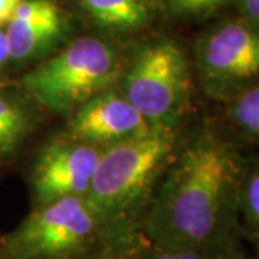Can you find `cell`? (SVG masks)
<instances>
[{"instance_id":"obj_1","label":"cell","mask_w":259,"mask_h":259,"mask_svg":"<svg viewBox=\"0 0 259 259\" xmlns=\"http://www.w3.org/2000/svg\"><path fill=\"white\" fill-rule=\"evenodd\" d=\"M248 160L213 127H203L179 151L143 231L150 245L200 250L219 259L239 248V193Z\"/></svg>"},{"instance_id":"obj_2","label":"cell","mask_w":259,"mask_h":259,"mask_svg":"<svg viewBox=\"0 0 259 259\" xmlns=\"http://www.w3.org/2000/svg\"><path fill=\"white\" fill-rule=\"evenodd\" d=\"M175 127L156 125L146 134L102 151L85 202L97 219L120 238L130 236V221L146 200L176 147Z\"/></svg>"},{"instance_id":"obj_3","label":"cell","mask_w":259,"mask_h":259,"mask_svg":"<svg viewBox=\"0 0 259 259\" xmlns=\"http://www.w3.org/2000/svg\"><path fill=\"white\" fill-rule=\"evenodd\" d=\"M105 228L83 197H65L37 204L0 241V259H93L124 245Z\"/></svg>"},{"instance_id":"obj_4","label":"cell","mask_w":259,"mask_h":259,"mask_svg":"<svg viewBox=\"0 0 259 259\" xmlns=\"http://www.w3.org/2000/svg\"><path fill=\"white\" fill-rule=\"evenodd\" d=\"M118 74L120 64L108 44L97 37H79L23 75L20 82L47 110L72 114L110 90Z\"/></svg>"},{"instance_id":"obj_5","label":"cell","mask_w":259,"mask_h":259,"mask_svg":"<svg viewBox=\"0 0 259 259\" xmlns=\"http://www.w3.org/2000/svg\"><path fill=\"white\" fill-rule=\"evenodd\" d=\"M190 93V65L173 40L141 48L122 78V95L153 127H175L187 108Z\"/></svg>"},{"instance_id":"obj_6","label":"cell","mask_w":259,"mask_h":259,"mask_svg":"<svg viewBox=\"0 0 259 259\" xmlns=\"http://www.w3.org/2000/svg\"><path fill=\"white\" fill-rule=\"evenodd\" d=\"M197 72L204 91L223 102L258 83V26L241 19L213 28L197 48Z\"/></svg>"},{"instance_id":"obj_7","label":"cell","mask_w":259,"mask_h":259,"mask_svg":"<svg viewBox=\"0 0 259 259\" xmlns=\"http://www.w3.org/2000/svg\"><path fill=\"white\" fill-rule=\"evenodd\" d=\"M102 151L79 140H59L48 144L32 170V187L37 204L65 197H85Z\"/></svg>"},{"instance_id":"obj_8","label":"cell","mask_w":259,"mask_h":259,"mask_svg":"<svg viewBox=\"0 0 259 259\" xmlns=\"http://www.w3.org/2000/svg\"><path fill=\"white\" fill-rule=\"evenodd\" d=\"M69 125L72 139L97 147H111L143 136L153 128L122 94L108 91L94 97L75 110Z\"/></svg>"},{"instance_id":"obj_9","label":"cell","mask_w":259,"mask_h":259,"mask_svg":"<svg viewBox=\"0 0 259 259\" xmlns=\"http://www.w3.org/2000/svg\"><path fill=\"white\" fill-rule=\"evenodd\" d=\"M64 30V13L55 0H22L5 30L10 58L26 61L44 52Z\"/></svg>"},{"instance_id":"obj_10","label":"cell","mask_w":259,"mask_h":259,"mask_svg":"<svg viewBox=\"0 0 259 259\" xmlns=\"http://www.w3.org/2000/svg\"><path fill=\"white\" fill-rule=\"evenodd\" d=\"M85 12L104 28L131 30L153 18L154 0H79Z\"/></svg>"},{"instance_id":"obj_11","label":"cell","mask_w":259,"mask_h":259,"mask_svg":"<svg viewBox=\"0 0 259 259\" xmlns=\"http://www.w3.org/2000/svg\"><path fill=\"white\" fill-rule=\"evenodd\" d=\"M33 128V115L22 101L0 93V156L19 147Z\"/></svg>"},{"instance_id":"obj_12","label":"cell","mask_w":259,"mask_h":259,"mask_svg":"<svg viewBox=\"0 0 259 259\" xmlns=\"http://www.w3.org/2000/svg\"><path fill=\"white\" fill-rule=\"evenodd\" d=\"M239 229L259 253V160L248 161L239 193Z\"/></svg>"},{"instance_id":"obj_13","label":"cell","mask_w":259,"mask_h":259,"mask_svg":"<svg viewBox=\"0 0 259 259\" xmlns=\"http://www.w3.org/2000/svg\"><path fill=\"white\" fill-rule=\"evenodd\" d=\"M226 112L235 128L259 143V82L226 102Z\"/></svg>"},{"instance_id":"obj_14","label":"cell","mask_w":259,"mask_h":259,"mask_svg":"<svg viewBox=\"0 0 259 259\" xmlns=\"http://www.w3.org/2000/svg\"><path fill=\"white\" fill-rule=\"evenodd\" d=\"M170 10L183 18H204L216 13L231 0H167Z\"/></svg>"},{"instance_id":"obj_15","label":"cell","mask_w":259,"mask_h":259,"mask_svg":"<svg viewBox=\"0 0 259 259\" xmlns=\"http://www.w3.org/2000/svg\"><path fill=\"white\" fill-rule=\"evenodd\" d=\"M136 259H216L200 252L192 249H166L150 245L147 249L139 250L136 253Z\"/></svg>"},{"instance_id":"obj_16","label":"cell","mask_w":259,"mask_h":259,"mask_svg":"<svg viewBox=\"0 0 259 259\" xmlns=\"http://www.w3.org/2000/svg\"><path fill=\"white\" fill-rule=\"evenodd\" d=\"M242 13V19L259 28V0H236Z\"/></svg>"},{"instance_id":"obj_17","label":"cell","mask_w":259,"mask_h":259,"mask_svg":"<svg viewBox=\"0 0 259 259\" xmlns=\"http://www.w3.org/2000/svg\"><path fill=\"white\" fill-rule=\"evenodd\" d=\"M93 259H136V255L131 253V243H128L105 250Z\"/></svg>"},{"instance_id":"obj_18","label":"cell","mask_w":259,"mask_h":259,"mask_svg":"<svg viewBox=\"0 0 259 259\" xmlns=\"http://www.w3.org/2000/svg\"><path fill=\"white\" fill-rule=\"evenodd\" d=\"M22 0H0V28L8 25Z\"/></svg>"},{"instance_id":"obj_19","label":"cell","mask_w":259,"mask_h":259,"mask_svg":"<svg viewBox=\"0 0 259 259\" xmlns=\"http://www.w3.org/2000/svg\"><path fill=\"white\" fill-rule=\"evenodd\" d=\"M10 59V48L9 42H8V36L6 32L0 29V72L3 71V68L9 62Z\"/></svg>"},{"instance_id":"obj_20","label":"cell","mask_w":259,"mask_h":259,"mask_svg":"<svg viewBox=\"0 0 259 259\" xmlns=\"http://www.w3.org/2000/svg\"><path fill=\"white\" fill-rule=\"evenodd\" d=\"M219 259H259V258H252V256H248L242 252L239 248L238 249H233L228 253H225L223 256H221Z\"/></svg>"}]
</instances>
